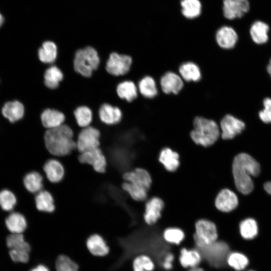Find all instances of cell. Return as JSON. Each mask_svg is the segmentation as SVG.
<instances>
[{
	"label": "cell",
	"instance_id": "6da1fadb",
	"mask_svg": "<svg viewBox=\"0 0 271 271\" xmlns=\"http://www.w3.org/2000/svg\"><path fill=\"white\" fill-rule=\"evenodd\" d=\"M260 171L259 163L246 153L235 156L232 164V174L237 189L242 194H248L253 189L251 177L257 176Z\"/></svg>",
	"mask_w": 271,
	"mask_h": 271
},
{
	"label": "cell",
	"instance_id": "7a4b0ae2",
	"mask_svg": "<svg viewBox=\"0 0 271 271\" xmlns=\"http://www.w3.org/2000/svg\"><path fill=\"white\" fill-rule=\"evenodd\" d=\"M73 132L68 125L62 124L57 127L47 129L44 134V142L47 150L56 156L68 155L76 148L73 139Z\"/></svg>",
	"mask_w": 271,
	"mask_h": 271
},
{
	"label": "cell",
	"instance_id": "3957f363",
	"mask_svg": "<svg viewBox=\"0 0 271 271\" xmlns=\"http://www.w3.org/2000/svg\"><path fill=\"white\" fill-rule=\"evenodd\" d=\"M220 132L214 120L197 116L193 121V129L190 133L193 141L197 145L209 147L218 139Z\"/></svg>",
	"mask_w": 271,
	"mask_h": 271
},
{
	"label": "cell",
	"instance_id": "277c9868",
	"mask_svg": "<svg viewBox=\"0 0 271 271\" xmlns=\"http://www.w3.org/2000/svg\"><path fill=\"white\" fill-rule=\"evenodd\" d=\"M100 60L97 51L88 46L77 50L74 60L75 70L84 77H90L99 64Z\"/></svg>",
	"mask_w": 271,
	"mask_h": 271
},
{
	"label": "cell",
	"instance_id": "5b68a950",
	"mask_svg": "<svg viewBox=\"0 0 271 271\" xmlns=\"http://www.w3.org/2000/svg\"><path fill=\"white\" fill-rule=\"evenodd\" d=\"M218 232L216 225L212 221L201 219L195 224L193 240L196 246L202 249L217 241Z\"/></svg>",
	"mask_w": 271,
	"mask_h": 271
},
{
	"label": "cell",
	"instance_id": "8992f818",
	"mask_svg": "<svg viewBox=\"0 0 271 271\" xmlns=\"http://www.w3.org/2000/svg\"><path fill=\"white\" fill-rule=\"evenodd\" d=\"M100 135L99 131L95 127L83 128L78 134L76 148L80 153L99 148Z\"/></svg>",
	"mask_w": 271,
	"mask_h": 271
},
{
	"label": "cell",
	"instance_id": "52a82bcc",
	"mask_svg": "<svg viewBox=\"0 0 271 271\" xmlns=\"http://www.w3.org/2000/svg\"><path fill=\"white\" fill-rule=\"evenodd\" d=\"M131 63L132 58L129 56L113 52L106 62V69L114 76L122 75L129 71Z\"/></svg>",
	"mask_w": 271,
	"mask_h": 271
},
{
	"label": "cell",
	"instance_id": "ba28073f",
	"mask_svg": "<svg viewBox=\"0 0 271 271\" xmlns=\"http://www.w3.org/2000/svg\"><path fill=\"white\" fill-rule=\"evenodd\" d=\"M202 249H207V258L216 267L222 266L226 263L227 256L230 253L228 245L223 241H216Z\"/></svg>",
	"mask_w": 271,
	"mask_h": 271
},
{
	"label": "cell",
	"instance_id": "9c48e42d",
	"mask_svg": "<svg viewBox=\"0 0 271 271\" xmlns=\"http://www.w3.org/2000/svg\"><path fill=\"white\" fill-rule=\"evenodd\" d=\"M245 126L242 121L231 115H226L220 121L221 138L223 140L232 139L240 133Z\"/></svg>",
	"mask_w": 271,
	"mask_h": 271
},
{
	"label": "cell",
	"instance_id": "30bf717a",
	"mask_svg": "<svg viewBox=\"0 0 271 271\" xmlns=\"http://www.w3.org/2000/svg\"><path fill=\"white\" fill-rule=\"evenodd\" d=\"M79 160L82 163L90 165L98 173H102L105 171L106 160L99 148L81 153Z\"/></svg>",
	"mask_w": 271,
	"mask_h": 271
},
{
	"label": "cell",
	"instance_id": "8fae6325",
	"mask_svg": "<svg viewBox=\"0 0 271 271\" xmlns=\"http://www.w3.org/2000/svg\"><path fill=\"white\" fill-rule=\"evenodd\" d=\"M249 10V3L248 0L223 1V15L227 19L240 18L247 13Z\"/></svg>",
	"mask_w": 271,
	"mask_h": 271
},
{
	"label": "cell",
	"instance_id": "7c38bea8",
	"mask_svg": "<svg viewBox=\"0 0 271 271\" xmlns=\"http://www.w3.org/2000/svg\"><path fill=\"white\" fill-rule=\"evenodd\" d=\"M1 112L3 117L10 122L15 123L23 118L25 108L21 101L13 99L8 100L3 104Z\"/></svg>",
	"mask_w": 271,
	"mask_h": 271
},
{
	"label": "cell",
	"instance_id": "4fadbf2b",
	"mask_svg": "<svg viewBox=\"0 0 271 271\" xmlns=\"http://www.w3.org/2000/svg\"><path fill=\"white\" fill-rule=\"evenodd\" d=\"M125 182L130 183L148 191L152 184V178L149 173L144 169L136 168L126 172L123 175Z\"/></svg>",
	"mask_w": 271,
	"mask_h": 271
},
{
	"label": "cell",
	"instance_id": "5bb4252c",
	"mask_svg": "<svg viewBox=\"0 0 271 271\" xmlns=\"http://www.w3.org/2000/svg\"><path fill=\"white\" fill-rule=\"evenodd\" d=\"M238 203L236 195L228 189H224L220 191L215 201L217 209L223 212L232 211L237 206Z\"/></svg>",
	"mask_w": 271,
	"mask_h": 271
},
{
	"label": "cell",
	"instance_id": "9a60e30c",
	"mask_svg": "<svg viewBox=\"0 0 271 271\" xmlns=\"http://www.w3.org/2000/svg\"><path fill=\"white\" fill-rule=\"evenodd\" d=\"M164 207L163 200L158 197L150 199L146 204L144 219L149 225L155 224L161 216Z\"/></svg>",
	"mask_w": 271,
	"mask_h": 271
},
{
	"label": "cell",
	"instance_id": "2e32d148",
	"mask_svg": "<svg viewBox=\"0 0 271 271\" xmlns=\"http://www.w3.org/2000/svg\"><path fill=\"white\" fill-rule=\"evenodd\" d=\"M86 246L91 254L97 257H103L109 252L106 241L98 234H93L86 239Z\"/></svg>",
	"mask_w": 271,
	"mask_h": 271
},
{
	"label": "cell",
	"instance_id": "e0dca14e",
	"mask_svg": "<svg viewBox=\"0 0 271 271\" xmlns=\"http://www.w3.org/2000/svg\"><path fill=\"white\" fill-rule=\"evenodd\" d=\"M162 91L169 94H177L183 87V81L181 76L172 72H168L160 79Z\"/></svg>",
	"mask_w": 271,
	"mask_h": 271
},
{
	"label": "cell",
	"instance_id": "ac0fdd59",
	"mask_svg": "<svg viewBox=\"0 0 271 271\" xmlns=\"http://www.w3.org/2000/svg\"><path fill=\"white\" fill-rule=\"evenodd\" d=\"M202 257L201 252L197 249L183 247L180 250L179 261L183 267L190 269L199 266Z\"/></svg>",
	"mask_w": 271,
	"mask_h": 271
},
{
	"label": "cell",
	"instance_id": "d6986e66",
	"mask_svg": "<svg viewBox=\"0 0 271 271\" xmlns=\"http://www.w3.org/2000/svg\"><path fill=\"white\" fill-rule=\"evenodd\" d=\"M238 40L236 31L231 27L223 26L216 34V41L222 48L229 49L233 48Z\"/></svg>",
	"mask_w": 271,
	"mask_h": 271
},
{
	"label": "cell",
	"instance_id": "ffe728a7",
	"mask_svg": "<svg viewBox=\"0 0 271 271\" xmlns=\"http://www.w3.org/2000/svg\"><path fill=\"white\" fill-rule=\"evenodd\" d=\"M122 112L117 107L104 103L99 109V116L103 123L112 125L118 123L122 118Z\"/></svg>",
	"mask_w": 271,
	"mask_h": 271
},
{
	"label": "cell",
	"instance_id": "44dd1931",
	"mask_svg": "<svg viewBox=\"0 0 271 271\" xmlns=\"http://www.w3.org/2000/svg\"><path fill=\"white\" fill-rule=\"evenodd\" d=\"M65 119L64 114L56 109H46L41 114L42 123L47 129L54 128L62 125Z\"/></svg>",
	"mask_w": 271,
	"mask_h": 271
},
{
	"label": "cell",
	"instance_id": "7402d4cb",
	"mask_svg": "<svg viewBox=\"0 0 271 271\" xmlns=\"http://www.w3.org/2000/svg\"><path fill=\"white\" fill-rule=\"evenodd\" d=\"M47 179L52 183H58L64 176V169L62 164L57 160L47 161L43 167Z\"/></svg>",
	"mask_w": 271,
	"mask_h": 271
},
{
	"label": "cell",
	"instance_id": "603a6c76",
	"mask_svg": "<svg viewBox=\"0 0 271 271\" xmlns=\"http://www.w3.org/2000/svg\"><path fill=\"white\" fill-rule=\"evenodd\" d=\"M7 229L11 233L23 234L27 227L25 217L19 212L11 213L5 220Z\"/></svg>",
	"mask_w": 271,
	"mask_h": 271
},
{
	"label": "cell",
	"instance_id": "cb8c5ba5",
	"mask_svg": "<svg viewBox=\"0 0 271 271\" xmlns=\"http://www.w3.org/2000/svg\"><path fill=\"white\" fill-rule=\"evenodd\" d=\"M159 160L165 168L170 172L176 171L180 165L179 154L169 148H165L161 151Z\"/></svg>",
	"mask_w": 271,
	"mask_h": 271
},
{
	"label": "cell",
	"instance_id": "d4e9b609",
	"mask_svg": "<svg viewBox=\"0 0 271 271\" xmlns=\"http://www.w3.org/2000/svg\"><path fill=\"white\" fill-rule=\"evenodd\" d=\"M269 26L265 23L257 21L254 22L250 29V34L253 41L257 44L266 43L268 39Z\"/></svg>",
	"mask_w": 271,
	"mask_h": 271
},
{
	"label": "cell",
	"instance_id": "484cf974",
	"mask_svg": "<svg viewBox=\"0 0 271 271\" xmlns=\"http://www.w3.org/2000/svg\"><path fill=\"white\" fill-rule=\"evenodd\" d=\"M35 204L37 209L46 213L53 212L55 210L54 201L50 193L41 190L35 197Z\"/></svg>",
	"mask_w": 271,
	"mask_h": 271
},
{
	"label": "cell",
	"instance_id": "4316f807",
	"mask_svg": "<svg viewBox=\"0 0 271 271\" xmlns=\"http://www.w3.org/2000/svg\"><path fill=\"white\" fill-rule=\"evenodd\" d=\"M181 78L186 81H198L201 77V73L198 66L192 62L183 63L179 67Z\"/></svg>",
	"mask_w": 271,
	"mask_h": 271
},
{
	"label": "cell",
	"instance_id": "83f0119b",
	"mask_svg": "<svg viewBox=\"0 0 271 271\" xmlns=\"http://www.w3.org/2000/svg\"><path fill=\"white\" fill-rule=\"evenodd\" d=\"M38 56L39 60L43 63H53L57 56L56 45L52 41L44 42L38 49Z\"/></svg>",
	"mask_w": 271,
	"mask_h": 271
},
{
	"label": "cell",
	"instance_id": "f1b7e54d",
	"mask_svg": "<svg viewBox=\"0 0 271 271\" xmlns=\"http://www.w3.org/2000/svg\"><path fill=\"white\" fill-rule=\"evenodd\" d=\"M43 177L39 173L32 171L25 176L23 182L28 191L32 193H38L43 188Z\"/></svg>",
	"mask_w": 271,
	"mask_h": 271
},
{
	"label": "cell",
	"instance_id": "f546056e",
	"mask_svg": "<svg viewBox=\"0 0 271 271\" xmlns=\"http://www.w3.org/2000/svg\"><path fill=\"white\" fill-rule=\"evenodd\" d=\"M118 96L128 102L134 100L138 96V89L131 81H124L118 84L116 87Z\"/></svg>",
	"mask_w": 271,
	"mask_h": 271
},
{
	"label": "cell",
	"instance_id": "4dcf8cb0",
	"mask_svg": "<svg viewBox=\"0 0 271 271\" xmlns=\"http://www.w3.org/2000/svg\"><path fill=\"white\" fill-rule=\"evenodd\" d=\"M63 78L61 70L56 66H52L46 70L44 75V83L50 89L56 88Z\"/></svg>",
	"mask_w": 271,
	"mask_h": 271
},
{
	"label": "cell",
	"instance_id": "1f68e13d",
	"mask_svg": "<svg viewBox=\"0 0 271 271\" xmlns=\"http://www.w3.org/2000/svg\"><path fill=\"white\" fill-rule=\"evenodd\" d=\"M138 88L141 94L146 98H151L158 94L156 83L151 76L143 77L139 82Z\"/></svg>",
	"mask_w": 271,
	"mask_h": 271
},
{
	"label": "cell",
	"instance_id": "d6a6232c",
	"mask_svg": "<svg viewBox=\"0 0 271 271\" xmlns=\"http://www.w3.org/2000/svg\"><path fill=\"white\" fill-rule=\"evenodd\" d=\"M182 13L187 18L197 17L201 13V4L199 0H182Z\"/></svg>",
	"mask_w": 271,
	"mask_h": 271
},
{
	"label": "cell",
	"instance_id": "836d02e7",
	"mask_svg": "<svg viewBox=\"0 0 271 271\" xmlns=\"http://www.w3.org/2000/svg\"><path fill=\"white\" fill-rule=\"evenodd\" d=\"M132 267L133 271H153L155 264L149 255L141 254L134 258Z\"/></svg>",
	"mask_w": 271,
	"mask_h": 271
},
{
	"label": "cell",
	"instance_id": "e575fe53",
	"mask_svg": "<svg viewBox=\"0 0 271 271\" xmlns=\"http://www.w3.org/2000/svg\"><path fill=\"white\" fill-rule=\"evenodd\" d=\"M6 244L10 249L31 251L30 245L23 234L11 233L7 237Z\"/></svg>",
	"mask_w": 271,
	"mask_h": 271
},
{
	"label": "cell",
	"instance_id": "d590c367",
	"mask_svg": "<svg viewBox=\"0 0 271 271\" xmlns=\"http://www.w3.org/2000/svg\"><path fill=\"white\" fill-rule=\"evenodd\" d=\"M185 237L184 232L180 228L171 227L166 228L163 233L164 240L168 243L179 245Z\"/></svg>",
	"mask_w": 271,
	"mask_h": 271
},
{
	"label": "cell",
	"instance_id": "8d00e7d4",
	"mask_svg": "<svg viewBox=\"0 0 271 271\" xmlns=\"http://www.w3.org/2000/svg\"><path fill=\"white\" fill-rule=\"evenodd\" d=\"M239 229L242 237L247 239L254 238L258 232L257 223L252 218H247L243 220L239 225Z\"/></svg>",
	"mask_w": 271,
	"mask_h": 271
},
{
	"label": "cell",
	"instance_id": "74e56055",
	"mask_svg": "<svg viewBox=\"0 0 271 271\" xmlns=\"http://www.w3.org/2000/svg\"><path fill=\"white\" fill-rule=\"evenodd\" d=\"M74 114L79 126L83 128L89 126L92 119V113L89 107L85 106L78 107Z\"/></svg>",
	"mask_w": 271,
	"mask_h": 271
},
{
	"label": "cell",
	"instance_id": "f35d334b",
	"mask_svg": "<svg viewBox=\"0 0 271 271\" xmlns=\"http://www.w3.org/2000/svg\"><path fill=\"white\" fill-rule=\"evenodd\" d=\"M226 263L234 269L240 271L246 267L248 263V260L244 254L233 252L229 253L228 255Z\"/></svg>",
	"mask_w": 271,
	"mask_h": 271
},
{
	"label": "cell",
	"instance_id": "ab89813d",
	"mask_svg": "<svg viewBox=\"0 0 271 271\" xmlns=\"http://www.w3.org/2000/svg\"><path fill=\"white\" fill-rule=\"evenodd\" d=\"M55 271H78L79 267L69 256L61 254L55 260Z\"/></svg>",
	"mask_w": 271,
	"mask_h": 271
},
{
	"label": "cell",
	"instance_id": "60d3db41",
	"mask_svg": "<svg viewBox=\"0 0 271 271\" xmlns=\"http://www.w3.org/2000/svg\"><path fill=\"white\" fill-rule=\"evenodd\" d=\"M122 189L134 200L142 201L146 199V190L128 182H124L122 185Z\"/></svg>",
	"mask_w": 271,
	"mask_h": 271
},
{
	"label": "cell",
	"instance_id": "b9f144b4",
	"mask_svg": "<svg viewBox=\"0 0 271 271\" xmlns=\"http://www.w3.org/2000/svg\"><path fill=\"white\" fill-rule=\"evenodd\" d=\"M16 204V197L11 191L4 189L0 191V207L3 210L10 211Z\"/></svg>",
	"mask_w": 271,
	"mask_h": 271
},
{
	"label": "cell",
	"instance_id": "7bdbcfd3",
	"mask_svg": "<svg viewBox=\"0 0 271 271\" xmlns=\"http://www.w3.org/2000/svg\"><path fill=\"white\" fill-rule=\"evenodd\" d=\"M30 251L25 250L10 249L9 255L13 261L16 262L26 263L30 259Z\"/></svg>",
	"mask_w": 271,
	"mask_h": 271
},
{
	"label": "cell",
	"instance_id": "ee69618b",
	"mask_svg": "<svg viewBox=\"0 0 271 271\" xmlns=\"http://www.w3.org/2000/svg\"><path fill=\"white\" fill-rule=\"evenodd\" d=\"M263 104L264 108L259 112V117L263 122L271 123V98H265Z\"/></svg>",
	"mask_w": 271,
	"mask_h": 271
},
{
	"label": "cell",
	"instance_id": "f6af8a7d",
	"mask_svg": "<svg viewBox=\"0 0 271 271\" xmlns=\"http://www.w3.org/2000/svg\"><path fill=\"white\" fill-rule=\"evenodd\" d=\"M174 255L171 252L167 253L163 257L161 263L162 267L166 270H170L173 267Z\"/></svg>",
	"mask_w": 271,
	"mask_h": 271
},
{
	"label": "cell",
	"instance_id": "bcb514c9",
	"mask_svg": "<svg viewBox=\"0 0 271 271\" xmlns=\"http://www.w3.org/2000/svg\"><path fill=\"white\" fill-rule=\"evenodd\" d=\"M30 271H50V270L45 264H39L31 268Z\"/></svg>",
	"mask_w": 271,
	"mask_h": 271
},
{
	"label": "cell",
	"instance_id": "7dc6e473",
	"mask_svg": "<svg viewBox=\"0 0 271 271\" xmlns=\"http://www.w3.org/2000/svg\"><path fill=\"white\" fill-rule=\"evenodd\" d=\"M263 187L265 191L271 195V181L265 183Z\"/></svg>",
	"mask_w": 271,
	"mask_h": 271
},
{
	"label": "cell",
	"instance_id": "c3c4849f",
	"mask_svg": "<svg viewBox=\"0 0 271 271\" xmlns=\"http://www.w3.org/2000/svg\"><path fill=\"white\" fill-rule=\"evenodd\" d=\"M187 271H205L203 268L200 266L188 269Z\"/></svg>",
	"mask_w": 271,
	"mask_h": 271
},
{
	"label": "cell",
	"instance_id": "681fc988",
	"mask_svg": "<svg viewBox=\"0 0 271 271\" xmlns=\"http://www.w3.org/2000/svg\"><path fill=\"white\" fill-rule=\"evenodd\" d=\"M267 72L268 73V74H269V75L271 77V59H270V60L269 61V63L268 65L267 66Z\"/></svg>",
	"mask_w": 271,
	"mask_h": 271
},
{
	"label": "cell",
	"instance_id": "f907efd6",
	"mask_svg": "<svg viewBox=\"0 0 271 271\" xmlns=\"http://www.w3.org/2000/svg\"><path fill=\"white\" fill-rule=\"evenodd\" d=\"M4 22V18L2 15L0 13V27L2 26Z\"/></svg>",
	"mask_w": 271,
	"mask_h": 271
},
{
	"label": "cell",
	"instance_id": "816d5d0a",
	"mask_svg": "<svg viewBox=\"0 0 271 271\" xmlns=\"http://www.w3.org/2000/svg\"><path fill=\"white\" fill-rule=\"evenodd\" d=\"M249 271H253V270H249Z\"/></svg>",
	"mask_w": 271,
	"mask_h": 271
},
{
	"label": "cell",
	"instance_id": "f5cc1de1",
	"mask_svg": "<svg viewBox=\"0 0 271 271\" xmlns=\"http://www.w3.org/2000/svg\"><path fill=\"white\" fill-rule=\"evenodd\" d=\"M0 83H1V81H0Z\"/></svg>",
	"mask_w": 271,
	"mask_h": 271
}]
</instances>
